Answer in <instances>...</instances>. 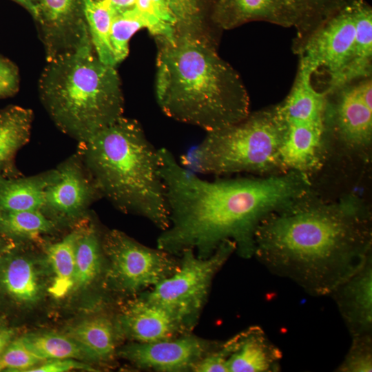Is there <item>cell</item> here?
I'll list each match as a JSON object with an SVG mask.
<instances>
[{"instance_id":"obj_36","label":"cell","mask_w":372,"mask_h":372,"mask_svg":"<svg viewBox=\"0 0 372 372\" xmlns=\"http://www.w3.org/2000/svg\"><path fill=\"white\" fill-rule=\"evenodd\" d=\"M23 6L36 21L38 12L34 0H12Z\"/></svg>"},{"instance_id":"obj_6","label":"cell","mask_w":372,"mask_h":372,"mask_svg":"<svg viewBox=\"0 0 372 372\" xmlns=\"http://www.w3.org/2000/svg\"><path fill=\"white\" fill-rule=\"evenodd\" d=\"M284 134L278 104L249 112L236 123L207 132L196 152L198 171L260 176L285 173L280 156Z\"/></svg>"},{"instance_id":"obj_29","label":"cell","mask_w":372,"mask_h":372,"mask_svg":"<svg viewBox=\"0 0 372 372\" xmlns=\"http://www.w3.org/2000/svg\"><path fill=\"white\" fill-rule=\"evenodd\" d=\"M43 362L28 347L23 336L18 335L0 357V371L29 372Z\"/></svg>"},{"instance_id":"obj_2","label":"cell","mask_w":372,"mask_h":372,"mask_svg":"<svg viewBox=\"0 0 372 372\" xmlns=\"http://www.w3.org/2000/svg\"><path fill=\"white\" fill-rule=\"evenodd\" d=\"M372 255V216L354 193L314 190L258 225L253 256L313 296H330Z\"/></svg>"},{"instance_id":"obj_28","label":"cell","mask_w":372,"mask_h":372,"mask_svg":"<svg viewBox=\"0 0 372 372\" xmlns=\"http://www.w3.org/2000/svg\"><path fill=\"white\" fill-rule=\"evenodd\" d=\"M351 1L296 0L299 13V22L296 27L297 37L312 30Z\"/></svg>"},{"instance_id":"obj_27","label":"cell","mask_w":372,"mask_h":372,"mask_svg":"<svg viewBox=\"0 0 372 372\" xmlns=\"http://www.w3.org/2000/svg\"><path fill=\"white\" fill-rule=\"evenodd\" d=\"M22 336L31 351L43 361L70 358L91 362L83 349L65 333L41 331Z\"/></svg>"},{"instance_id":"obj_14","label":"cell","mask_w":372,"mask_h":372,"mask_svg":"<svg viewBox=\"0 0 372 372\" xmlns=\"http://www.w3.org/2000/svg\"><path fill=\"white\" fill-rule=\"evenodd\" d=\"M36 23L45 59L75 50L91 41L83 0H34Z\"/></svg>"},{"instance_id":"obj_7","label":"cell","mask_w":372,"mask_h":372,"mask_svg":"<svg viewBox=\"0 0 372 372\" xmlns=\"http://www.w3.org/2000/svg\"><path fill=\"white\" fill-rule=\"evenodd\" d=\"M278 105L285 130L280 151L282 167L312 180L328 158L326 94L315 87L311 72L298 65L289 93Z\"/></svg>"},{"instance_id":"obj_22","label":"cell","mask_w":372,"mask_h":372,"mask_svg":"<svg viewBox=\"0 0 372 372\" xmlns=\"http://www.w3.org/2000/svg\"><path fill=\"white\" fill-rule=\"evenodd\" d=\"M32 121L30 109L11 105L0 110V173L18 175L14 158L30 140Z\"/></svg>"},{"instance_id":"obj_4","label":"cell","mask_w":372,"mask_h":372,"mask_svg":"<svg viewBox=\"0 0 372 372\" xmlns=\"http://www.w3.org/2000/svg\"><path fill=\"white\" fill-rule=\"evenodd\" d=\"M78 143L76 154L102 198L124 213L145 218L161 231L169 227L158 149L137 120L123 116Z\"/></svg>"},{"instance_id":"obj_32","label":"cell","mask_w":372,"mask_h":372,"mask_svg":"<svg viewBox=\"0 0 372 372\" xmlns=\"http://www.w3.org/2000/svg\"><path fill=\"white\" fill-rule=\"evenodd\" d=\"M20 87V74L17 65L0 54V99L15 95Z\"/></svg>"},{"instance_id":"obj_19","label":"cell","mask_w":372,"mask_h":372,"mask_svg":"<svg viewBox=\"0 0 372 372\" xmlns=\"http://www.w3.org/2000/svg\"><path fill=\"white\" fill-rule=\"evenodd\" d=\"M225 343L229 350L228 372L280 371L282 353L259 326H251Z\"/></svg>"},{"instance_id":"obj_13","label":"cell","mask_w":372,"mask_h":372,"mask_svg":"<svg viewBox=\"0 0 372 372\" xmlns=\"http://www.w3.org/2000/svg\"><path fill=\"white\" fill-rule=\"evenodd\" d=\"M221 342L188 333L158 342H134L118 349L116 354L140 369L164 372L192 371L194 366Z\"/></svg>"},{"instance_id":"obj_23","label":"cell","mask_w":372,"mask_h":372,"mask_svg":"<svg viewBox=\"0 0 372 372\" xmlns=\"http://www.w3.org/2000/svg\"><path fill=\"white\" fill-rule=\"evenodd\" d=\"M80 220L61 240L48 245L45 248V259L50 275L48 293L56 299L64 298L72 292L75 275V247Z\"/></svg>"},{"instance_id":"obj_33","label":"cell","mask_w":372,"mask_h":372,"mask_svg":"<svg viewBox=\"0 0 372 372\" xmlns=\"http://www.w3.org/2000/svg\"><path fill=\"white\" fill-rule=\"evenodd\" d=\"M95 371L90 365L75 359H53L45 360L31 369L29 372H65L72 370Z\"/></svg>"},{"instance_id":"obj_21","label":"cell","mask_w":372,"mask_h":372,"mask_svg":"<svg viewBox=\"0 0 372 372\" xmlns=\"http://www.w3.org/2000/svg\"><path fill=\"white\" fill-rule=\"evenodd\" d=\"M103 235L96 225L86 216L80 220L75 247V275L72 293L83 291L100 277L106 262Z\"/></svg>"},{"instance_id":"obj_30","label":"cell","mask_w":372,"mask_h":372,"mask_svg":"<svg viewBox=\"0 0 372 372\" xmlns=\"http://www.w3.org/2000/svg\"><path fill=\"white\" fill-rule=\"evenodd\" d=\"M336 371H372V335L352 338L351 347Z\"/></svg>"},{"instance_id":"obj_25","label":"cell","mask_w":372,"mask_h":372,"mask_svg":"<svg viewBox=\"0 0 372 372\" xmlns=\"http://www.w3.org/2000/svg\"><path fill=\"white\" fill-rule=\"evenodd\" d=\"M57 227L41 210L0 213V234L18 243L37 241Z\"/></svg>"},{"instance_id":"obj_35","label":"cell","mask_w":372,"mask_h":372,"mask_svg":"<svg viewBox=\"0 0 372 372\" xmlns=\"http://www.w3.org/2000/svg\"><path fill=\"white\" fill-rule=\"evenodd\" d=\"M113 12L114 15L134 10L137 0H98Z\"/></svg>"},{"instance_id":"obj_1","label":"cell","mask_w":372,"mask_h":372,"mask_svg":"<svg viewBox=\"0 0 372 372\" xmlns=\"http://www.w3.org/2000/svg\"><path fill=\"white\" fill-rule=\"evenodd\" d=\"M158 154L169 225L158 236L157 248L177 257L192 249L206 258L231 240L240 257L250 258L260 222L313 187L307 175L296 171L207 180L183 167L167 149H158Z\"/></svg>"},{"instance_id":"obj_20","label":"cell","mask_w":372,"mask_h":372,"mask_svg":"<svg viewBox=\"0 0 372 372\" xmlns=\"http://www.w3.org/2000/svg\"><path fill=\"white\" fill-rule=\"evenodd\" d=\"M87 353L91 362L105 363L116 354L120 337L116 321L107 315H96L69 326L63 332Z\"/></svg>"},{"instance_id":"obj_18","label":"cell","mask_w":372,"mask_h":372,"mask_svg":"<svg viewBox=\"0 0 372 372\" xmlns=\"http://www.w3.org/2000/svg\"><path fill=\"white\" fill-rule=\"evenodd\" d=\"M213 20L223 30L254 21L296 28L299 13L296 0H217Z\"/></svg>"},{"instance_id":"obj_9","label":"cell","mask_w":372,"mask_h":372,"mask_svg":"<svg viewBox=\"0 0 372 372\" xmlns=\"http://www.w3.org/2000/svg\"><path fill=\"white\" fill-rule=\"evenodd\" d=\"M236 250L231 240L222 242L206 258L197 257L192 249H185L179 256L178 269L140 295L165 309L190 333L207 300L215 275Z\"/></svg>"},{"instance_id":"obj_10","label":"cell","mask_w":372,"mask_h":372,"mask_svg":"<svg viewBox=\"0 0 372 372\" xmlns=\"http://www.w3.org/2000/svg\"><path fill=\"white\" fill-rule=\"evenodd\" d=\"M102 244L107 263L106 283L122 294L136 296L173 275L180 267V258L143 245L119 230L105 231Z\"/></svg>"},{"instance_id":"obj_15","label":"cell","mask_w":372,"mask_h":372,"mask_svg":"<svg viewBox=\"0 0 372 372\" xmlns=\"http://www.w3.org/2000/svg\"><path fill=\"white\" fill-rule=\"evenodd\" d=\"M46 278L45 258L39 260L17 243L0 258V304L23 310L36 306L48 291Z\"/></svg>"},{"instance_id":"obj_3","label":"cell","mask_w":372,"mask_h":372,"mask_svg":"<svg viewBox=\"0 0 372 372\" xmlns=\"http://www.w3.org/2000/svg\"><path fill=\"white\" fill-rule=\"evenodd\" d=\"M156 40V95L166 116L211 132L249 114L242 79L205 31H176L171 39Z\"/></svg>"},{"instance_id":"obj_17","label":"cell","mask_w":372,"mask_h":372,"mask_svg":"<svg viewBox=\"0 0 372 372\" xmlns=\"http://www.w3.org/2000/svg\"><path fill=\"white\" fill-rule=\"evenodd\" d=\"M330 296L352 338L372 335V255Z\"/></svg>"},{"instance_id":"obj_12","label":"cell","mask_w":372,"mask_h":372,"mask_svg":"<svg viewBox=\"0 0 372 372\" xmlns=\"http://www.w3.org/2000/svg\"><path fill=\"white\" fill-rule=\"evenodd\" d=\"M100 198L99 189L76 153L50 170L41 211L58 226L74 225Z\"/></svg>"},{"instance_id":"obj_38","label":"cell","mask_w":372,"mask_h":372,"mask_svg":"<svg viewBox=\"0 0 372 372\" xmlns=\"http://www.w3.org/2000/svg\"><path fill=\"white\" fill-rule=\"evenodd\" d=\"M1 322H2V321H1V320H0V323H1Z\"/></svg>"},{"instance_id":"obj_37","label":"cell","mask_w":372,"mask_h":372,"mask_svg":"<svg viewBox=\"0 0 372 372\" xmlns=\"http://www.w3.org/2000/svg\"><path fill=\"white\" fill-rule=\"evenodd\" d=\"M17 243L18 242H15L0 234V258L15 246Z\"/></svg>"},{"instance_id":"obj_5","label":"cell","mask_w":372,"mask_h":372,"mask_svg":"<svg viewBox=\"0 0 372 372\" xmlns=\"http://www.w3.org/2000/svg\"><path fill=\"white\" fill-rule=\"evenodd\" d=\"M38 90L54 125L78 143L123 116L119 74L98 58L92 41L46 61Z\"/></svg>"},{"instance_id":"obj_24","label":"cell","mask_w":372,"mask_h":372,"mask_svg":"<svg viewBox=\"0 0 372 372\" xmlns=\"http://www.w3.org/2000/svg\"><path fill=\"white\" fill-rule=\"evenodd\" d=\"M50 171L32 176L0 173V213L41 210Z\"/></svg>"},{"instance_id":"obj_26","label":"cell","mask_w":372,"mask_h":372,"mask_svg":"<svg viewBox=\"0 0 372 372\" xmlns=\"http://www.w3.org/2000/svg\"><path fill=\"white\" fill-rule=\"evenodd\" d=\"M83 11L92 43L98 58L104 63L117 65L110 42L114 13L98 0H83Z\"/></svg>"},{"instance_id":"obj_8","label":"cell","mask_w":372,"mask_h":372,"mask_svg":"<svg viewBox=\"0 0 372 372\" xmlns=\"http://www.w3.org/2000/svg\"><path fill=\"white\" fill-rule=\"evenodd\" d=\"M355 0L297 37L294 52L299 64L315 75L325 77L322 91L328 94L356 81L354 72L356 29Z\"/></svg>"},{"instance_id":"obj_34","label":"cell","mask_w":372,"mask_h":372,"mask_svg":"<svg viewBox=\"0 0 372 372\" xmlns=\"http://www.w3.org/2000/svg\"><path fill=\"white\" fill-rule=\"evenodd\" d=\"M19 335L18 329L3 322L0 323V357L11 342Z\"/></svg>"},{"instance_id":"obj_31","label":"cell","mask_w":372,"mask_h":372,"mask_svg":"<svg viewBox=\"0 0 372 372\" xmlns=\"http://www.w3.org/2000/svg\"><path fill=\"white\" fill-rule=\"evenodd\" d=\"M176 31H204L198 0H167Z\"/></svg>"},{"instance_id":"obj_11","label":"cell","mask_w":372,"mask_h":372,"mask_svg":"<svg viewBox=\"0 0 372 372\" xmlns=\"http://www.w3.org/2000/svg\"><path fill=\"white\" fill-rule=\"evenodd\" d=\"M328 156L333 146L369 162L372 143V79H362L328 94Z\"/></svg>"},{"instance_id":"obj_16","label":"cell","mask_w":372,"mask_h":372,"mask_svg":"<svg viewBox=\"0 0 372 372\" xmlns=\"http://www.w3.org/2000/svg\"><path fill=\"white\" fill-rule=\"evenodd\" d=\"M115 321L120 337L136 342H158L188 333L165 309L141 295L123 305Z\"/></svg>"}]
</instances>
